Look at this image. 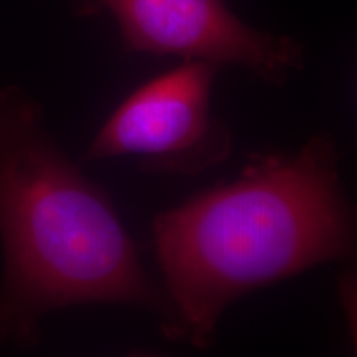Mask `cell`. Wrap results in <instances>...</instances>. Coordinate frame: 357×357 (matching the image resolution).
<instances>
[{"instance_id": "6da1fadb", "label": "cell", "mask_w": 357, "mask_h": 357, "mask_svg": "<svg viewBox=\"0 0 357 357\" xmlns=\"http://www.w3.org/2000/svg\"><path fill=\"white\" fill-rule=\"evenodd\" d=\"M329 132L294 153H255L235 181L155 215L171 341L208 349L231 303L323 263L351 261L356 215Z\"/></svg>"}, {"instance_id": "3957f363", "label": "cell", "mask_w": 357, "mask_h": 357, "mask_svg": "<svg viewBox=\"0 0 357 357\" xmlns=\"http://www.w3.org/2000/svg\"><path fill=\"white\" fill-rule=\"evenodd\" d=\"M220 70L208 61H184L142 84L102 124L83 162L137 155L141 171L182 177L225 162L234 136L211 109Z\"/></svg>"}, {"instance_id": "277c9868", "label": "cell", "mask_w": 357, "mask_h": 357, "mask_svg": "<svg viewBox=\"0 0 357 357\" xmlns=\"http://www.w3.org/2000/svg\"><path fill=\"white\" fill-rule=\"evenodd\" d=\"M78 7L109 12L126 52L242 66L271 86L306 65L300 42L247 25L225 0H79Z\"/></svg>"}, {"instance_id": "7a4b0ae2", "label": "cell", "mask_w": 357, "mask_h": 357, "mask_svg": "<svg viewBox=\"0 0 357 357\" xmlns=\"http://www.w3.org/2000/svg\"><path fill=\"white\" fill-rule=\"evenodd\" d=\"M0 347L33 349L48 312L126 305L158 318L174 311L142 265L109 195L84 176L22 86L0 88Z\"/></svg>"}]
</instances>
